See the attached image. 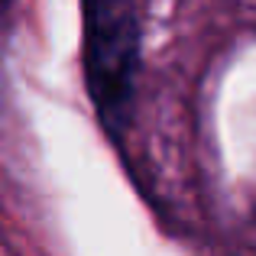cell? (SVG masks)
<instances>
[{
    "instance_id": "1",
    "label": "cell",
    "mask_w": 256,
    "mask_h": 256,
    "mask_svg": "<svg viewBox=\"0 0 256 256\" xmlns=\"http://www.w3.org/2000/svg\"><path fill=\"white\" fill-rule=\"evenodd\" d=\"M82 6V78L107 140L120 143L133 124L143 68V26L136 0H78Z\"/></svg>"
},
{
    "instance_id": "2",
    "label": "cell",
    "mask_w": 256,
    "mask_h": 256,
    "mask_svg": "<svg viewBox=\"0 0 256 256\" xmlns=\"http://www.w3.org/2000/svg\"><path fill=\"white\" fill-rule=\"evenodd\" d=\"M13 6H16V0H0V46H4V39H6V30H10Z\"/></svg>"
}]
</instances>
